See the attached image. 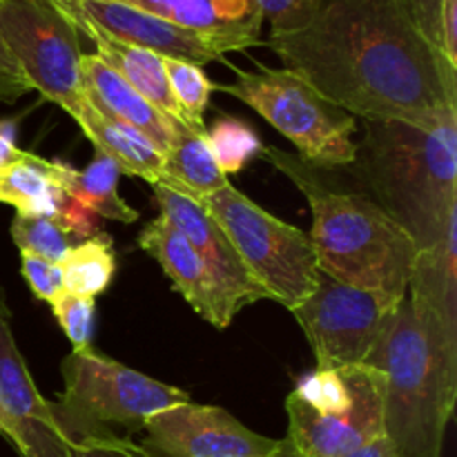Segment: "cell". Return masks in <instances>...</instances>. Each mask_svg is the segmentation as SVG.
<instances>
[{
	"instance_id": "obj_27",
	"label": "cell",
	"mask_w": 457,
	"mask_h": 457,
	"mask_svg": "<svg viewBox=\"0 0 457 457\" xmlns=\"http://www.w3.org/2000/svg\"><path fill=\"white\" fill-rule=\"evenodd\" d=\"M9 232L21 253L36 254L54 263H61L62 257L79 244V239L58 219L49 217L16 214Z\"/></svg>"
},
{
	"instance_id": "obj_14",
	"label": "cell",
	"mask_w": 457,
	"mask_h": 457,
	"mask_svg": "<svg viewBox=\"0 0 457 457\" xmlns=\"http://www.w3.org/2000/svg\"><path fill=\"white\" fill-rule=\"evenodd\" d=\"M74 25H89L120 43L150 49L163 58L208 65L223 61L212 45L192 31L156 18L120 0H52Z\"/></svg>"
},
{
	"instance_id": "obj_13",
	"label": "cell",
	"mask_w": 457,
	"mask_h": 457,
	"mask_svg": "<svg viewBox=\"0 0 457 457\" xmlns=\"http://www.w3.org/2000/svg\"><path fill=\"white\" fill-rule=\"evenodd\" d=\"M152 190H154V199L161 208V217L172 223L199 253L232 315H237L241 308L250 306V303L272 299L270 293L245 268L226 232L205 212L199 201L190 199L181 192H174L172 187L161 186V183L152 186Z\"/></svg>"
},
{
	"instance_id": "obj_25",
	"label": "cell",
	"mask_w": 457,
	"mask_h": 457,
	"mask_svg": "<svg viewBox=\"0 0 457 457\" xmlns=\"http://www.w3.org/2000/svg\"><path fill=\"white\" fill-rule=\"evenodd\" d=\"M168 87L172 92L174 103L181 112L183 125L195 134H205V110L210 105V96L217 85L205 76L201 65L179 61V58H163Z\"/></svg>"
},
{
	"instance_id": "obj_5",
	"label": "cell",
	"mask_w": 457,
	"mask_h": 457,
	"mask_svg": "<svg viewBox=\"0 0 457 457\" xmlns=\"http://www.w3.org/2000/svg\"><path fill=\"white\" fill-rule=\"evenodd\" d=\"M61 370L65 388L49 406L71 442L119 436V428L129 437L159 411L192 402L183 388L147 378L92 348L71 351Z\"/></svg>"
},
{
	"instance_id": "obj_26",
	"label": "cell",
	"mask_w": 457,
	"mask_h": 457,
	"mask_svg": "<svg viewBox=\"0 0 457 457\" xmlns=\"http://www.w3.org/2000/svg\"><path fill=\"white\" fill-rule=\"evenodd\" d=\"M208 145L223 174H237L257 154H262L263 143L253 128L235 116H221L208 129Z\"/></svg>"
},
{
	"instance_id": "obj_31",
	"label": "cell",
	"mask_w": 457,
	"mask_h": 457,
	"mask_svg": "<svg viewBox=\"0 0 457 457\" xmlns=\"http://www.w3.org/2000/svg\"><path fill=\"white\" fill-rule=\"evenodd\" d=\"M70 457H156L143 445H134L125 436L85 437L71 445Z\"/></svg>"
},
{
	"instance_id": "obj_35",
	"label": "cell",
	"mask_w": 457,
	"mask_h": 457,
	"mask_svg": "<svg viewBox=\"0 0 457 457\" xmlns=\"http://www.w3.org/2000/svg\"><path fill=\"white\" fill-rule=\"evenodd\" d=\"M440 54L457 67V0H442L440 9Z\"/></svg>"
},
{
	"instance_id": "obj_33",
	"label": "cell",
	"mask_w": 457,
	"mask_h": 457,
	"mask_svg": "<svg viewBox=\"0 0 457 457\" xmlns=\"http://www.w3.org/2000/svg\"><path fill=\"white\" fill-rule=\"evenodd\" d=\"M58 221H61L79 241L89 239V237L96 235V214H94L92 210L85 208L83 204H79V201L70 199V196H67L65 204H62Z\"/></svg>"
},
{
	"instance_id": "obj_23",
	"label": "cell",
	"mask_w": 457,
	"mask_h": 457,
	"mask_svg": "<svg viewBox=\"0 0 457 457\" xmlns=\"http://www.w3.org/2000/svg\"><path fill=\"white\" fill-rule=\"evenodd\" d=\"M228 181L226 174L219 170L208 145V132L195 134L183 129L179 134L172 150L165 154V183L174 192L190 196L195 201L208 199L221 190Z\"/></svg>"
},
{
	"instance_id": "obj_32",
	"label": "cell",
	"mask_w": 457,
	"mask_h": 457,
	"mask_svg": "<svg viewBox=\"0 0 457 457\" xmlns=\"http://www.w3.org/2000/svg\"><path fill=\"white\" fill-rule=\"evenodd\" d=\"M31 92L29 80L22 74L21 65L16 62L13 54L9 52L3 34H0V103H16L18 98Z\"/></svg>"
},
{
	"instance_id": "obj_30",
	"label": "cell",
	"mask_w": 457,
	"mask_h": 457,
	"mask_svg": "<svg viewBox=\"0 0 457 457\" xmlns=\"http://www.w3.org/2000/svg\"><path fill=\"white\" fill-rule=\"evenodd\" d=\"M21 272L34 297L40 299V302H54L65 290L62 288L61 266L49 262V259L21 253Z\"/></svg>"
},
{
	"instance_id": "obj_40",
	"label": "cell",
	"mask_w": 457,
	"mask_h": 457,
	"mask_svg": "<svg viewBox=\"0 0 457 457\" xmlns=\"http://www.w3.org/2000/svg\"><path fill=\"white\" fill-rule=\"evenodd\" d=\"M402 3H404V0H402Z\"/></svg>"
},
{
	"instance_id": "obj_7",
	"label": "cell",
	"mask_w": 457,
	"mask_h": 457,
	"mask_svg": "<svg viewBox=\"0 0 457 457\" xmlns=\"http://www.w3.org/2000/svg\"><path fill=\"white\" fill-rule=\"evenodd\" d=\"M235 83L219 92L239 98L279 129L306 163L320 170L348 168L357 156L355 116L333 105L317 89L288 70L244 71L235 67Z\"/></svg>"
},
{
	"instance_id": "obj_22",
	"label": "cell",
	"mask_w": 457,
	"mask_h": 457,
	"mask_svg": "<svg viewBox=\"0 0 457 457\" xmlns=\"http://www.w3.org/2000/svg\"><path fill=\"white\" fill-rule=\"evenodd\" d=\"M120 177H123V172H120L119 165L98 150L92 163L83 172L67 163L61 165L62 190L70 199L83 204L96 217L120 223H134L138 221V210L125 204L119 196V190H116Z\"/></svg>"
},
{
	"instance_id": "obj_24",
	"label": "cell",
	"mask_w": 457,
	"mask_h": 457,
	"mask_svg": "<svg viewBox=\"0 0 457 457\" xmlns=\"http://www.w3.org/2000/svg\"><path fill=\"white\" fill-rule=\"evenodd\" d=\"M61 266L62 288L79 297H98L110 288L116 272V254L112 237L96 232L89 239L79 241L62 257Z\"/></svg>"
},
{
	"instance_id": "obj_36",
	"label": "cell",
	"mask_w": 457,
	"mask_h": 457,
	"mask_svg": "<svg viewBox=\"0 0 457 457\" xmlns=\"http://www.w3.org/2000/svg\"><path fill=\"white\" fill-rule=\"evenodd\" d=\"M21 152V147H16V143H13V125H0V168H4V165L12 163L13 159H18Z\"/></svg>"
},
{
	"instance_id": "obj_19",
	"label": "cell",
	"mask_w": 457,
	"mask_h": 457,
	"mask_svg": "<svg viewBox=\"0 0 457 457\" xmlns=\"http://www.w3.org/2000/svg\"><path fill=\"white\" fill-rule=\"evenodd\" d=\"M79 34H85L94 45H96V56L112 67L129 87L137 89L143 98L152 103L156 110L163 112L168 119L177 120L183 125L181 112L174 103L172 92L168 87V76H165L163 56L150 52V49L137 47V45L120 43V40L110 38L103 31L94 29L89 25H74ZM186 128V125H183Z\"/></svg>"
},
{
	"instance_id": "obj_8",
	"label": "cell",
	"mask_w": 457,
	"mask_h": 457,
	"mask_svg": "<svg viewBox=\"0 0 457 457\" xmlns=\"http://www.w3.org/2000/svg\"><path fill=\"white\" fill-rule=\"evenodd\" d=\"M201 205L226 232L241 262L270 293L272 302L295 311L311 295L320 266L306 232L266 212L232 183Z\"/></svg>"
},
{
	"instance_id": "obj_16",
	"label": "cell",
	"mask_w": 457,
	"mask_h": 457,
	"mask_svg": "<svg viewBox=\"0 0 457 457\" xmlns=\"http://www.w3.org/2000/svg\"><path fill=\"white\" fill-rule=\"evenodd\" d=\"M138 245L161 263L165 275L172 279L174 288L195 308L201 320L212 324L214 328H228L232 324L235 315L228 308L223 295L219 293L204 259L172 223L159 214L154 221L143 228L138 235Z\"/></svg>"
},
{
	"instance_id": "obj_12",
	"label": "cell",
	"mask_w": 457,
	"mask_h": 457,
	"mask_svg": "<svg viewBox=\"0 0 457 457\" xmlns=\"http://www.w3.org/2000/svg\"><path fill=\"white\" fill-rule=\"evenodd\" d=\"M0 290V422L21 457H70L74 442L61 431L52 406L36 388L12 333Z\"/></svg>"
},
{
	"instance_id": "obj_9",
	"label": "cell",
	"mask_w": 457,
	"mask_h": 457,
	"mask_svg": "<svg viewBox=\"0 0 457 457\" xmlns=\"http://www.w3.org/2000/svg\"><path fill=\"white\" fill-rule=\"evenodd\" d=\"M0 34L31 89L79 119L83 52L74 22L52 0H0Z\"/></svg>"
},
{
	"instance_id": "obj_28",
	"label": "cell",
	"mask_w": 457,
	"mask_h": 457,
	"mask_svg": "<svg viewBox=\"0 0 457 457\" xmlns=\"http://www.w3.org/2000/svg\"><path fill=\"white\" fill-rule=\"evenodd\" d=\"M49 306H52L54 317L58 320V326H61L65 337L71 342L74 351L92 348L94 315H96L94 299L79 297V295L62 290L54 302H49Z\"/></svg>"
},
{
	"instance_id": "obj_10",
	"label": "cell",
	"mask_w": 457,
	"mask_h": 457,
	"mask_svg": "<svg viewBox=\"0 0 457 457\" xmlns=\"http://www.w3.org/2000/svg\"><path fill=\"white\" fill-rule=\"evenodd\" d=\"M400 303L317 270L311 295L293 311L315 353L317 369L364 364Z\"/></svg>"
},
{
	"instance_id": "obj_4",
	"label": "cell",
	"mask_w": 457,
	"mask_h": 457,
	"mask_svg": "<svg viewBox=\"0 0 457 457\" xmlns=\"http://www.w3.org/2000/svg\"><path fill=\"white\" fill-rule=\"evenodd\" d=\"M364 364L384 375V436L400 457H442L457 402V351L431 312L402 299Z\"/></svg>"
},
{
	"instance_id": "obj_2",
	"label": "cell",
	"mask_w": 457,
	"mask_h": 457,
	"mask_svg": "<svg viewBox=\"0 0 457 457\" xmlns=\"http://www.w3.org/2000/svg\"><path fill=\"white\" fill-rule=\"evenodd\" d=\"M262 154L308 199L317 266L333 279L360 286L400 303L409 293L418 245L370 196L339 190L326 170L281 147Z\"/></svg>"
},
{
	"instance_id": "obj_15",
	"label": "cell",
	"mask_w": 457,
	"mask_h": 457,
	"mask_svg": "<svg viewBox=\"0 0 457 457\" xmlns=\"http://www.w3.org/2000/svg\"><path fill=\"white\" fill-rule=\"evenodd\" d=\"M192 31L219 54L263 45V16L254 0H120Z\"/></svg>"
},
{
	"instance_id": "obj_38",
	"label": "cell",
	"mask_w": 457,
	"mask_h": 457,
	"mask_svg": "<svg viewBox=\"0 0 457 457\" xmlns=\"http://www.w3.org/2000/svg\"><path fill=\"white\" fill-rule=\"evenodd\" d=\"M277 457H303V455L299 453V451L295 449L293 445H290V440H288V437H284V446H281L279 455H277Z\"/></svg>"
},
{
	"instance_id": "obj_3",
	"label": "cell",
	"mask_w": 457,
	"mask_h": 457,
	"mask_svg": "<svg viewBox=\"0 0 457 457\" xmlns=\"http://www.w3.org/2000/svg\"><path fill=\"white\" fill-rule=\"evenodd\" d=\"M351 165L418 250L433 248L457 221V116L436 128L364 120Z\"/></svg>"
},
{
	"instance_id": "obj_29",
	"label": "cell",
	"mask_w": 457,
	"mask_h": 457,
	"mask_svg": "<svg viewBox=\"0 0 457 457\" xmlns=\"http://www.w3.org/2000/svg\"><path fill=\"white\" fill-rule=\"evenodd\" d=\"M254 3L262 12L263 22H270V36H281L303 29L317 16L324 0H254Z\"/></svg>"
},
{
	"instance_id": "obj_37",
	"label": "cell",
	"mask_w": 457,
	"mask_h": 457,
	"mask_svg": "<svg viewBox=\"0 0 457 457\" xmlns=\"http://www.w3.org/2000/svg\"><path fill=\"white\" fill-rule=\"evenodd\" d=\"M346 457H400V455H397L395 446L391 445V440H388L386 436H382V437L369 442V445L361 446V449H357L355 453H351Z\"/></svg>"
},
{
	"instance_id": "obj_39",
	"label": "cell",
	"mask_w": 457,
	"mask_h": 457,
	"mask_svg": "<svg viewBox=\"0 0 457 457\" xmlns=\"http://www.w3.org/2000/svg\"><path fill=\"white\" fill-rule=\"evenodd\" d=\"M0 436H3V422H0Z\"/></svg>"
},
{
	"instance_id": "obj_20",
	"label": "cell",
	"mask_w": 457,
	"mask_h": 457,
	"mask_svg": "<svg viewBox=\"0 0 457 457\" xmlns=\"http://www.w3.org/2000/svg\"><path fill=\"white\" fill-rule=\"evenodd\" d=\"M85 137L92 141L94 150L110 156L120 172L128 177L145 179L150 186L165 183V154L156 150L143 134L123 123L107 119L94 110L85 98V105L76 119Z\"/></svg>"
},
{
	"instance_id": "obj_18",
	"label": "cell",
	"mask_w": 457,
	"mask_h": 457,
	"mask_svg": "<svg viewBox=\"0 0 457 457\" xmlns=\"http://www.w3.org/2000/svg\"><path fill=\"white\" fill-rule=\"evenodd\" d=\"M457 221L433 248L418 250L409 297L431 312L442 337L457 351Z\"/></svg>"
},
{
	"instance_id": "obj_6",
	"label": "cell",
	"mask_w": 457,
	"mask_h": 457,
	"mask_svg": "<svg viewBox=\"0 0 457 457\" xmlns=\"http://www.w3.org/2000/svg\"><path fill=\"white\" fill-rule=\"evenodd\" d=\"M288 440L303 457H346L384 436V375L375 366L317 369L286 400Z\"/></svg>"
},
{
	"instance_id": "obj_17",
	"label": "cell",
	"mask_w": 457,
	"mask_h": 457,
	"mask_svg": "<svg viewBox=\"0 0 457 457\" xmlns=\"http://www.w3.org/2000/svg\"><path fill=\"white\" fill-rule=\"evenodd\" d=\"M80 79H83L85 98L94 110H98L107 119L116 120V123L137 129L163 154L172 150L179 134L187 129L179 125L177 120L168 119L161 110H156L147 98H143L137 89L129 87L96 54H83Z\"/></svg>"
},
{
	"instance_id": "obj_21",
	"label": "cell",
	"mask_w": 457,
	"mask_h": 457,
	"mask_svg": "<svg viewBox=\"0 0 457 457\" xmlns=\"http://www.w3.org/2000/svg\"><path fill=\"white\" fill-rule=\"evenodd\" d=\"M62 161L40 159L21 152L18 159L0 168V201L25 217L58 219L67 195L61 183Z\"/></svg>"
},
{
	"instance_id": "obj_34",
	"label": "cell",
	"mask_w": 457,
	"mask_h": 457,
	"mask_svg": "<svg viewBox=\"0 0 457 457\" xmlns=\"http://www.w3.org/2000/svg\"><path fill=\"white\" fill-rule=\"evenodd\" d=\"M404 7L409 9L411 18L418 25V29L437 47V43H440L442 0H404Z\"/></svg>"
},
{
	"instance_id": "obj_11",
	"label": "cell",
	"mask_w": 457,
	"mask_h": 457,
	"mask_svg": "<svg viewBox=\"0 0 457 457\" xmlns=\"http://www.w3.org/2000/svg\"><path fill=\"white\" fill-rule=\"evenodd\" d=\"M143 431V446L156 457H277L284 446V440L250 431L226 409L195 402L159 411Z\"/></svg>"
},
{
	"instance_id": "obj_1",
	"label": "cell",
	"mask_w": 457,
	"mask_h": 457,
	"mask_svg": "<svg viewBox=\"0 0 457 457\" xmlns=\"http://www.w3.org/2000/svg\"><path fill=\"white\" fill-rule=\"evenodd\" d=\"M263 45L284 70L364 120L436 128L457 116V67L418 29L402 0H324L303 29Z\"/></svg>"
}]
</instances>
